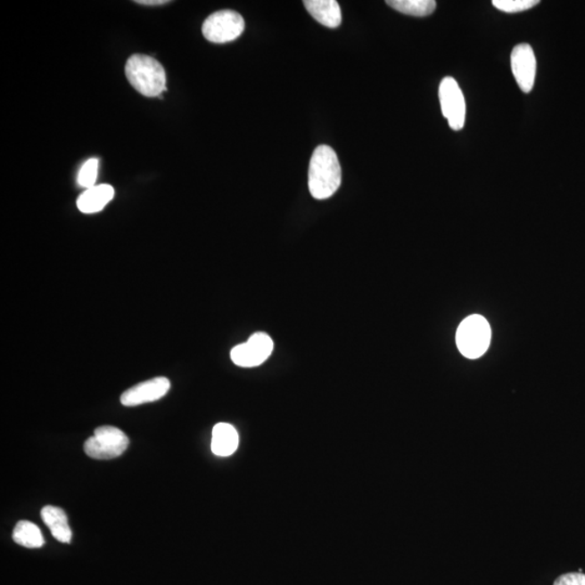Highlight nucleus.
<instances>
[{
    "label": "nucleus",
    "mask_w": 585,
    "mask_h": 585,
    "mask_svg": "<svg viewBox=\"0 0 585 585\" xmlns=\"http://www.w3.org/2000/svg\"><path fill=\"white\" fill-rule=\"evenodd\" d=\"M99 171V160L90 159L80 169L78 177V183L83 188L89 189L95 186L97 181Z\"/></svg>",
    "instance_id": "f3484780"
},
{
    "label": "nucleus",
    "mask_w": 585,
    "mask_h": 585,
    "mask_svg": "<svg viewBox=\"0 0 585 585\" xmlns=\"http://www.w3.org/2000/svg\"><path fill=\"white\" fill-rule=\"evenodd\" d=\"M514 78L524 94L531 92L537 75V59L531 45H517L511 54Z\"/></svg>",
    "instance_id": "6e6552de"
},
{
    "label": "nucleus",
    "mask_w": 585,
    "mask_h": 585,
    "mask_svg": "<svg viewBox=\"0 0 585 585\" xmlns=\"http://www.w3.org/2000/svg\"><path fill=\"white\" fill-rule=\"evenodd\" d=\"M136 3L145 4V6H155V4H168L169 0H137Z\"/></svg>",
    "instance_id": "6ab92c4d"
},
{
    "label": "nucleus",
    "mask_w": 585,
    "mask_h": 585,
    "mask_svg": "<svg viewBox=\"0 0 585 585\" xmlns=\"http://www.w3.org/2000/svg\"><path fill=\"white\" fill-rule=\"evenodd\" d=\"M114 194L112 185H95L79 195L78 208L84 214L98 213V211L103 210L112 201Z\"/></svg>",
    "instance_id": "9b49d317"
},
{
    "label": "nucleus",
    "mask_w": 585,
    "mask_h": 585,
    "mask_svg": "<svg viewBox=\"0 0 585 585\" xmlns=\"http://www.w3.org/2000/svg\"><path fill=\"white\" fill-rule=\"evenodd\" d=\"M274 350V342L266 333H255L243 344L231 350V359L242 367H254L264 363Z\"/></svg>",
    "instance_id": "0eeeda50"
},
{
    "label": "nucleus",
    "mask_w": 585,
    "mask_h": 585,
    "mask_svg": "<svg viewBox=\"0 0 585 585\" xmlns=\"http://www.w3.org/2000/svg\"><path fill=\"white\" fill-rule=\"evenodd\" d=\"M439 100H441L443 116L453 130L458 131L464 128L466 116V98L457 80L447 77L439 85Z\"/></svg>",
    "instance_id": "423d86ee"
},
{
    "label": "nucleus",
    "mask_w": 585,
    "mask_h": 585,
    "mask_svg": "<svg viewBox=\"0 0 585 585\" xmlns=\"http://www.w3.org/2000/svg\"><path fill=\"white\" fill-rule=\"evenodd\" d=\"M40 515L55 540L62 543L70 542L72 531H70L67 514L63 509L50 506L45 507Z\"/></svg>",
    "instance_id": "ddd939ff"
},
{
    "label": "nucleus",
    "mask_w": 585,
    "mask_h": 585,
    "mask_svg": "<svg viewBox=\"0 0 585 585\" xmlns=\"http://www.w3.org/2000/svg\"><path fill=\"white\" fill-rule=\"evenodd\" d=\"M491 329L485 317L474 315L463 320L457 332L458 350L468 359L482 357L490 345Z\"/></svg>",
    "instance_id": "7ed1b4c3"
},
{
    "label": "nucleus",
    "mask_w": 585,
    "mask_h": 585,
    "mask_svg": "<svg viewBox=\"0 0 585 585\" xmlns=\"http://www.w3.org/2000/svg\"><path fill=\"white\" fill-rule=\"evenodd\" d=\"M129 439L125 433L114 426H101L95 431V435L86 441V455L95 460H111L119 457L128 450Z\"/></svg>",
    "instance_id": "20e7f679"
},
{
    "label": "nucleus",
    "mask_w": 585,
    "mask_h": 585,
    "mask_svg": "<svg viewBox=\"0 0 585 585\" xmlns=\"http://www.w3.org/2000/svg\"><path fill=\"white\" fill-rule=\"evenodd\" d=\"M126 78L145 97H158L166 90V73L158 60L145 54H134L125 65Z\"/></svg>",
    "instance_id": "f03ea898"
},
{
    "label": "nucleus",
    "mask_w": 585,
    "mask_h": 585,
    "mask_svg": "<svg viewBox=\"0 0 585 585\" xmlns=\"http://www.w3.org/2000/svg\"><path fill=\"white\" fill-rule=\"evenodd\" d=\"M304 4L316 21L329 29L340 27L342 10L335 0H305Z\"/></svg>",
    "instance_id": "9d476101"
},
{
    "label": "nucleus",
    "mask_w": 585,
    "mask_h": 585,
    "mask_svg": "<svg viewBox=\"0 0 585 585\" xmlns=\"http://www.w3.org/2000/svg\"><path fill=\"white\" fill-rule=\"evenodd\" d=\"M342 184V169L335 151L329 145H319L311 156L309 185L317 200L331 198Z\"/></svg>",
    "instance_id": "f257e3e1"
},
{
    "label": "nucleus",
    "mask_w": 585,
    "mask_h": 585,
    "mask_svg": "<svg viewBox=\"0 0 585 585\" xmlns=\"http://www.w3.org/2000/svg\"><path fill=\"white\" fill-rule=\"evenodd\" d=\"M539 0H493L492 4L500 12L517 13L536 7Z\"/></svg>",
    "instance_id": "dca6fc26"
},
{
    "label": "nucleus",
    "mask_w": 585,
    "mask_h": 585,
    "mask_svg": "<svg viewBox=\"0 0 585 585\" xmlns=\"http://www.w3.org/2000/svg\"><path fill=\"white\" fill-rule=\"evenodd\" d=\"M239 447V433L228 423H218L211 437V451L218 457H230Z\"/></svg>",
    "instance_id": "f8f14e48"
},
{
    "label": "nucleus",
    "mask_w": 585,
    "mask_h": 585,
    "mask_svg": "<svg viewBox=\"0 0 585 585\" xmlns=\"http://www.w3.org/2000/svg\"><path fill=\"white\" fill-rule=\"evenodd\" d=\"M12 538L19 546L28 548H42L45 543L40 529L37 524L28 521H21L16 524Z\"/></svg>",
    "instance_id": "4468645a"
},
{
    "label": "nucleus",
    "mask_w": 585,
    "mask_h": 585,
    "mask_svg": "<svg viewBox=\"0 0 585 585\" xmlns=\"http://www.w3.org/2000/svg\"><path fill=\"white\" fill-rule=\"evenodd\" d=\"M554 585H585V574L582 573L563 574L555 580Z\"/></svg>",
    "instance_id": "a211bd4d"
},
{
    "label": "nucleus",
    "mask_w": 585,
    "mask_h": 585,
    "mask_svg": "<svg viewBox=\"0 0 585 585\" xmlns=\"http://www.w3.org/2000/svg\"><path fill=\"white\" fill-rule=\"evenodd\" d=\"M245 28L243 17L240 13L223 10L217 12L205 20L202 33L209 42L225 44L241 37Z\"/></svg>",
    "instance_id": "39448f33"
},
{
    "label": "nucleus",
    "mask_w": 585,
    "mask_h": 585,
    "mask_svg": "<svg viewBox=\"0 0 585 585\" xmlns=\"http://www.w3.org/2000/svg\"><path fill=\"white\" fill-rule=\"evenodd\" d=\"M388 6L408 16L427 17L436 10L435 0H388Z\"/></svg>",
    "instance_id": "2eb2a0df"
},
{
    "label": "nucleus",
    "mask_w": 585,
    "mask_h": 585,
    "mask_svg": "<svg viewBox=\"0 0 585 585\" xmlns=\"http://www.w3.org/2000/svg\"><path fill=\"white\" fill-rule=\"evenodd\" d=\"M170 390V382L166 377H155L129 388L120 396V402L125 407H137L144 403L154 402L162 398Z\"/></svg>",
    "instance_id": "1a4fd4ad"
}]
</instances>
